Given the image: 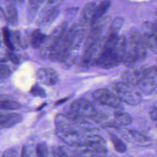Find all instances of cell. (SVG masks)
Returning a JSON list of instances; mask_svg holds the SVG:
<instances>
[{"label": "cell", "mask_w": 157, "mask_h": 157, "mask_svg": "<svg viewBox=\"0 0 157 157\" xmlns=\"http://www.w3.org/2000/svg\"><path fill=\"white\" fill-rule=\"evenodd\" d=\"M126 38L122 35L107 36L95 65L102 69H110L118 66L122 61Z\"/></svg>", "instance_id": "obj_1"}, {"label": "cell", "mask_w": 157, "mask_h": 157, "mask_svg": "<svg viewBox=\"0 0 157 157\" xmlns=\"http://www.w3.org/2000/svg\"><path fill=\"white\" fill-rule=\"evenodd\" d=\"M66 115L78 126L93 122L98 123L106 118V116L100 112L92 102L82 98L71 104Z\"/></svg>", "instance_id": "obj_2"}, {"label": "cell", "mask_w": 157, "mask_h": 157, "mask_svg": "<svg viewBox=\"0 0 157 157\" xmlns=\"http://www.w3.org/2000/svg\"><path fill=\"white\" fill-rule=\"evenodd\" d=\"M146 49L140 33H131L126 39L121 63L127 67H132L142 61L147 56Z\"/></svg>", "instance_id": "obj_3"}, {"label": "cell", "mask_w": 157, "mask_h": 157, "mask_svg": "<svg viewBox=\"0 0 157 157\" xmlns=\"http://www.w3.org/2000/svg\"><path fill=\"white\" fill-rule=\"evenodd\" d=\"M107 153L105 140L100 136L93 134L86 136L83 144L76 146L72 155L77 156H102Z\"/></svg>", "instance_id": "obj_4"}, {"label": "cell", "mask_w": 157, "mask_h": 157, "mask_svg": "<svg viewBox=\"0 0 157 157\" xmlns=\"http://www.w3.org/2000/svg\"><path fill=\"white\" fill-rule=\"evenodd\" d=\"M110 90L122 101L131 105H135L141 101V94L134 86L125 82L114 83Z\"/></svg>", "instance_id": "obj_5"}, {"label": "cell", "mask_w": 157, "mask_h": 157, "mask_svg": "<svg viewBox=\"0 0 157 157\" xmlns=\"http://www.w3.org/2000/svg\"><path fill=\"white\" fill-rule=\"evenodd\" d=\"M67 29V23L63 22L57 26L51 34L47 36L44 43L39 48L40 49L39 53L42 58L47 59H48L50 54L58 44Z\"/></svg>", "instance_id": "obj_6"}, {"label": "cell", "mask_w": 157, "mask_h": 157, "mask_svg": "<svg viewBox=\"0 0 157 157\" xmlns=\"http://www.w3.org/2000/svg\"><path fill=\"white\" fill-rule=\"evenodd\" d=\"M92 96L95 101L103 105L117 110H122L123 108V102L109 89H98L93 93Z\"/></svg>", "instance_id": "obj_7"}, {"label": "cell", "mask_w": 157, "mask_h": 157, "mask_svg": "<svg viewBox=\"0 0 157 157\" xmlns=\"http://www.w3.org/2000/svg\"><path fill=\"white\" fill-rule=\"evenodd\" d=\"M57 137L69 146L81 145L85 138V135L79 130L74 129H55Z\"/></svg>", "instance_id": "obj_8"}, {"label": "cell", "mask_w": 157, "mask_h": 157, "mask_svg": "<svg viewBox=\"0 0 157 157\" xmlns=\"http://www.w3.org/2000/svg\"><path fill=\"white\" fill-rule=\"evenodd\" d=\"M140 34L147 49L150 50L151 52L156 54L157 50V28L156 22L145 23L143 25L142 33H140Z\"/></svg>", "instance_id": "obj_9"}, {"label": "cell", "mask_w": 157, "mask_h": 157, "mask_svg": "<svg viewBox=\"0 0 157 157\" xmlns=\"http://www.w3.org/2000/svg\"><path fill=\"white\" fill-rule=\"evenodd\" d=\"M156 70L155 66H151L147 75L136 85V88L145 94L153 93L156 87Z\"/></svg>", "instance_id": "obj_10"}, {"label": "cell", "mask_w": 157, "mask_h": 157, "mask_svg": "<svg viewBox=\"0 0 157 157\" xmlns=\"http://www.w3.org/2000/svg\"><path fill=\"white\" fill-rule=\"evenodd\" d=\"M150 67L151 66H144L129 69L122 74L121 78L125 83L136 86V85L147 75Z\"/></svg>", "instance_id": "obj_11"}, {"label": "cell", "mask_w": 157, "mask_h": 157, "mask_svg": "<svg viewBox=\"0 0 157 157\" xmlns=\"http://www.w3.org/2000/svg\"><path fill=\"white\" fill-rule=\"evenodd\" d=\"M37 81L42 84L52 86L59 80L56 72L52 68H40L36 72Z\"/></svg>", "instance_id": "obj_12"}, {"label": "cell", "mask_w": 157, "mask_h": 157, "mask_svg": "<svg viewBox=\"0 0 157 157\" xmlns=\"http://www.w3.org/2000/svg\"><path fill=\"white\" fill-rule=\"evenodd\" d=\"M54 122L56 128L58 129H74L77 130H79V129H81V127L73 122L66 115L61 113L56 115L55 118Z\"/></svg>", "instance_id": "obj_13"}, {"label": "cell", "mask_w": 157, "mask_h": 157, "mask_svg": "<svg viewBox=\"0 0 157 157\" xmlns=\"http://www.w3.org/2000/svg\"><path fill=\"white\" fill-rule=\"evenodd\" d=\"M21 117L16 113L0 112V128H9L20 122Z\"/></svg>", "instance_id": "obj_14"}, {"label": "cell", "mask_w": 157, "mask_h": 157, "mask_svg": "<svg viewBox=\"0 0 157 157\" xmlns=\"http://www.w3.org/2000/svg\"><path fill=\"white\" fill-rule=\"evenodd\" d=\"M96 6L94 2H89L83 7L80 15V25L83 26L91 25V18Z\"/></svg>", "instance_id": "obj_15"}, {"label": "cell", "mask_w": 157, "mask_h": 157, "mask_svg": "<svg viewBox=\"0 0 157 157\" xmlns=\"http://www.w3.org/2000/svg\"><path fill=\"white\" fill-rule=\"evenodd\" d=\"M110 1L109 0H104L98 6H96L91 18V25L101 18V17L107 11V10L110 7Z\"/></svg>", "instance_id": "obj_16"}, {"label": "cell", "mask_w": 157, "mask_h": 157, "mask_svg": "<svg viewBox=\"0 0 157 157\" xmlns=\"http://www.w3.org/2000/svg\"><path fill=\"white\" fill-rule=\"evenodd\" d=\"M114 122L118 126H126L129 125L132 122L131 117L122 110H117L113 113Z\"/></svg>", "instance_id": "obj_17"}, {"label": "cell", "mask_w": 157, "mask_h": 157, "mask_svg": "<svg viewBox=\"0 0 157 157\" xmlns=\"http://www.w3.org/2000/svg\"><path fill=\"white\" fill-rule=\"evenodd\" d=\"M128 134L132 142L139 146H147L151 143V140L147 136L135 131H129Z\"/></svg>", "instance_id": "obj_18"}, {"label": "cell", "mask_w": 157, "mask_h": 157, "mask_svg": "<svg viewBox=\"0 0 157 157\" xmlns=\"http://www.w3.org/2000/svg\"><path fill=\"white\" fill-rule=\"evenodd\" d=\"M47 35L37 29L33 31L30 36V44L33 48H39L47 37Z\"/></svg>", "instance_id": "obj_19"}, {"label": "cell", "mask_w": 157, "mask_h": 157, "mask_svg": "<svg viewBox=\"0 0 157 157\" xmlns=\"http://www.w3.org/2000/svg\"><path fill=\"white\" fill-rule=\"evenodd\" d=\"M123 23L124 20L122 17H118L115 18L108 26L107 36H108L118 34V31L123 25Z\"/></svg>", "instance_id": "obj_20"}, {"label": "cell", "mask_w": 157, "mask_h": 157, "mask_svg": "<svg viewBox=\"0 0 157 157\" xmlns=\"http://www.w3.org/2000/svg\"><path fill=\"white\" fill-rule=\"evenodd\" d=\"M59 13V10L56 9H52L49 10L42 18L40 21V25L46 26L50 25L56 18Z\"/></svg>", "instance_id": "obj_21"}, {"label": "cell", "mask_w": 157, "mask_h": 157, "mask_svg": "<svg viewBox=\"0 0 157 157\" xmlns=\"http://www.w3.org/2000/svg\"><path fill=\"white\" fill-rule=\"evenodd\" d=\"M109 135L115 150L120 153H124L126 151V146L125 144L113 133L109 132Z\"/></svg>", "instance_id": "obj_22"}, {"label": "cell", "mask_w": 157, "mask_h": 157, "mask_svg": "<svg viewBox=\"0 0 157 157\" xmlns=\"http://www.w3.org/2000/svg\"><path fill=\"white\" fill-rule=\"evenodd\" d=\"M21 107V105L10 99H0V110H17Z\"/></svg>", "instance_id": "obj_23"}, {"label": "cell", "mask_w": 157, "mask_h": 157, "mask_svg": "<svg viewBox=\"0 0 157 157\" xmlns=\"http://www.w3.org/2000/svg\"><path fill=\"white\" fill-rule=\"evenodd\" d=\"M6 15L8 21L12 25H16L18 21L17 11L15 7L13 5H9L6 9Z\"/></svg>", "instance_id": "obj_24"}, {"label": "cell", "mask_w": 157, "mask_h": 157, "mask_svg": "<svg viewBox=\"0 0 157 157\" xmlns=\"http://www.w3.org/2000/svg\"><path fill=\"white\" fill-rule=\"evenodd\" d=\"M2 36H3V41L6 46L10 50H14V45L12 40V33L9 29L4 27L2 29Z\"/></svg>", "instance_id": "obj_25"}, {"label": "cell", "mask_w": 157, "mask_h": 157, "mask_svg": "<svg viewBox=\"0 0 157 157\" xmlns=\"http://www.w3.org/2000/svg\"><path fill=\"white\" fill-rule=\"evenodd\" d=\"M36 155L39 157H45L48 156V150L47 144L45 142L38 143L36 146Z\"/></svg>", "instance_id": "obj_26"}, {"label": "cell", "mask_w": 157, "mask_h": 157, "mask_svg": "<svg viewBox=\"0 0 157 157\" xmlns=\"http://www.w3.org/2000/svg\"><path fill=\"white\" fill-rule=\"evenodd\" d=\"M51 153L53 156H67L70 155L68 150L62 146H54L52 148Z\"/></svg>", "instance_id": "obj_27"}, {"label": "cell", "mask_w": 157, "mask_h": 157, "mask_svg": "<svg viewBox=\"0 0 157 157\" xmlns=\"http://www.w3.org/2000/svg\"><path fill=\"white\" fill-rule=\"evenodd\" d=\"M30 93L33 96L40 98H45L46 96L45 90L38 84H35L31 87L30 90Z\"/></svg>", "instance_id": "obj_28"}, {"label": "cell", "mask_w": 157, "mask_h": 157, "mask_svg": "<svg viewBox=\"0 0 157 157\" xmlns=\"http://www.w3.org/2000/svg\"><path fill=\"white\" fill-rule=\"evenodd\" d=\"M10 74V71L9 67L6 64H0V78H7Z\"/></svg>", "instance_id": "obj_29"}, {"label": "cell", "mask_w": 157, "mask_h": 157, "mask_svg": "<svg viewBox=\"0 0 157 157\" xmlns=\"http://www.w3.org/2000/svg\"><path fill=\"white\" fill-rule=\"evenodd\" d=\"M6 56L7 57V59H9L12 63L13 64H18L19 62L18 57L12 52H6Z\"/></svg>", "instance_id": "obj_30"}, {"label": "cell", "mask_w": 157, "mask_h": 157, "mask_svg": "<svg viewBox=\"0 0 157 157\" xmlns=\"http://www.w3.org/2000/svg\"><path fill=\"white\" fill-rule=\"evenodd\" d=\"M17 155V151L15 148H9L6 150L2 154V156H16Z\"/></svg>", "instance_id": "obj_31"}, {"label": "cell", "mask_w": 157, "mask_h": 157, "mask_svg": "<svg viewBox=\"0 0 157 157\" xmlns=\"http://www.w3.org/2000/svg\"><path fill=\"white\" fill-rule=\"evenodd\" d=\"M157 108L156 105H154L153 106L151 107L150 112H149V114L150 116V118H151L152 120L156 121V118H157V110H156Z\"/></svg>", "instance_id": "obj_32"}, {"label": "cell", "mask_w": 157, "mask_h": 157, "mask_svg": "<svg viewBox=\"0 0 157 157\" xmlns=\"http://www.w3.org/2000/svg\"><path fill=\"white\" fill-rule=\"evenodd\" d=\"M8 59L6 55L2 53V52H0V63H6Z\"/></svg>", "instance_id": "obj_33"}, {"label": "cell", "mask_w": 157, "mask_h": 157, "mask_svg": "<svg viewBox=\"0 0 157 157\" xmlns=\"http://www.w3.org/2000/svg\"><path fill=\"white\" fill-rule=\"evenodd\" d=\"M68 99H69L68 98H65L61 99L58 100L57 101H56L54 104H55V105H61V104H62L63 103H64V102H65L66 101H67Z\"/></svg>", "instance_id": "obj_34"}, {"label": "cell", "mask_w": 157, "mask_h": 157, "mask_svg": "<svg viewBox=\"0 0 157 157\" xmlns=\"http://www.w3.org/2000/svg\"><path fill=\"white\" fill-rule=\"evenodd\" d=\"M7 2H12V3H15L17 2H21L22 0H6Z\"/></svg>", "instance_id": "obj_35"}]
</instances>
